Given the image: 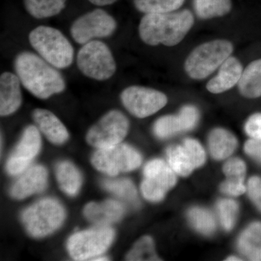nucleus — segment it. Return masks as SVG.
<instances>
[{
	"label": "nucleus",
	"instance_id": "obj_1",
	"mask_svg": "<svg viewBox=\"0 0 261 261\" xmlns=\"http://www.w3.org/2000/svg\"><path fill=\"white\" fill-rule=\"evenodd\" d=\"M14 69L22 85L39 99H47L66 88L58 68L35 53L25 51L17 55Z\"/></svg>",
	"mask_w": 261,
	"mask_h": 261
},
{
	"label": "nucleus",
	"instance_id": "obj_2",
	"mask_svg": "<svg viewBox=\"0 0 261 261\" xmlns=\"http://www.w3.org/2000/svg\"><path fill=\"white\" fill-rule=\"evenodd\" d=\"M195 23V18L189 10L167 13L145 14L139 25L142 42L149 46L163 44L177 45L185 39Z\"/></svg>",
	"mask_w": 261,
	"mask_h": 261
},
{
	"label": "nucleus",
	"instance_id": "obj_3",
	"mask_svg": "<svg viewBox=\"0 0 261 261\" xmlns=\"http://www.w3.org/2000/svg\"><path fill=\"white\" fill-rule=\"evenodd\" d=\"M29 40L39 56L58 69L68 68L73 63V46L58 29L39 25L30 32Z\"/></svg>",
	"mask_w": 261,
	"mask_h": 261
},
{
	"label": "nucleus",
	"instance_id": "obj_4",
	"mask_svg": "<svg viewBox=\"0 0 261 261\" xmlns=\"http://www.w3.org/2000/svg\"><path fill=\"white\" fill-rule=\"evenodd\" d=\"M233 51L232 43L226 39H216L200 44L187 57L185 72L192 80H205L220 68Z\"/></svg>",
	"mask_w": 261,
	"mask_h": 261
},
{
	"label": "nucleus",
	"instance_id": "obj_5",
	"mask_svg": "<svg viewBox=\"0 0 261 261\" xmlns=\"http://www.w3.org/2000/svg\"><path fill=\"white\" fill-rule=\"evenodd\" d=\"M65 218L63 205L55 199H43L25 209L22 221L29 234L43 238L61 227Z\"/></svg>",
	"mask_w": 261,
	"mask_h": 261
},
{
	"label": "nucleus",
	"instance_id": "obj_6",
	"mask_svg": "<svg viewBox=\"0 0 261 261\" xmlns=\"http://www.w3.org/2000/svg\"><path fill=\"white\" fill-rule=\"evenodd\" d=\"M76 63L80 71L93 80H110L117 70L116 62L111 49L99 40L83 44L77 54Z\"/></svg>",
	"mask_w": 261,
	"mask_h": 261
},
{
	"label": "nucleus",
	"instance_id": "obj_7",
	"mask_svg": "<svg viewBox=\"0 0 261 261\" xmlns=\"http://www.w3.org/2000/svg\"><path fill=\"white\" fill-rule=\"evenodd\" d=\"M114 237L112 228L101 226L72 235L67 247L70 256L75 260H92L108 250Z\"/></svg>",
	"mask_w": 261,
	"mask_h": 261
},
{
	"label": "nucleus",
	"instance_id": "obj_8",
	"mask_svg": "<svg viewBox=\"0 0 261 261\" xmlns=\"http://www.w3.org/2000/svg\"><path fill=\"white\" fill-rule=\"evenodd\" d=\"M92 163L98 171L116 176L140 167L142 156L130 146L119 143L113 147L99 149L92 157Z\"/></svg>",
	"mask_w": 261,
	"mask_h": 261
},
{
	"label": "nucleus",
	"instance_id": "obj_9",
	"mask_svg": "<svg viewBox=\"0 0 261 261\" xmlns=\"http://www.w3.org/2000/svg\"><path fill=\"white\" fill-rule=\"evenodd\" d=\"M129 129V121L121 111L113 110L103 116L87 134V142L97 148H107L121 143Z\"/></svg>",
	"mask_w": 261,
	"mask_h": 261
},
{
	"label": "nucleus",
	"instance_id": "obj_10",
	"mask_svg": "<svg viewBox=\"0 0 261 261\" xmlns=\"http://www.w3.org/2000/svg\"><path fill=\"white\" fill-rule=\"evenodd\" d=\"M117 22L112 15L102 9L88 12L75 19L70 27V34L80 44L111 37L116 32Z\"/></svg>",
	"mask_w": 261,
	"mask_h": 261
},
{
	"label": "nucleus",
	"instance_id": "obj_11",
	"mask_svg": "<svg viewBox=\"0 0 261 261\" xmlns=\"http://www.w3.org/2000/svg\"><path fill=\"white\" fill-rule=\"evenodd\" d=\"M120 98L127 111L139 118L159 112L168 102L167 96L163 92L141 86H130L123 89Z\"/></svg>",
	"mask_w": 261,
	"mask_h": 261
},
{
	"label": "nucleus",
	"instance_id": "obj_12",
	"mask_svg": "<svg viewBox=\"0 0 261 261\" xmlns=\"http://www.w3.org/2000/svg\"><path fill=\"white\" fill-rule=\"evenodd\" d=\"M144 176L141 190L145 198L152 202L162 200L166 192L176 183V173L162 160L147 163L144 168Z\"/></svg>",
	"mask_w": 261,
	"mask_h": 261
},
{
	"label": "nucleus",
	"instance_id": "obj_13",
	"mask_svg": "<svg viewBox=\"0 0 261 261\" xmlns=\"http://www.w3.org/2000/svg\"><path fill=\"white\" fill-rule=\"evenodd\" d=\"M42 145L39 128L29 126L24 130L20 142L7 162L6 169L12 176L23 173L37 156Z\"/></svg>",
	"mask_w": 261,
	"mask_h": 261
},
{
	"label": "nucleus",
	"instance_id": "obj_14",
	"mask_svg": "<svg viewBox=\"0 0 261 261\" xmlns=\"http://www.w3.org/2000/svg\"><path fill=\"white\" fill-rule=\"evenodd\" d=\"M47 184V171L44 166H34L29 168L15 182L10 190V195L22 200L34 194L45 190Z\"/></svg>",
	"mask_w": 261,
	"mask_h": 261
},
{
	"label": "nucleus",
	"instance_id": "obj_15",
	"mask_svg": "<svg viewBox=\"0 0 261 261\" xmlns=\"http://www.w3.org/2000/svg\"><path fill=\"white\" fill-rule=\"evenodd\" d=\"M20 82L18 75L4 72L0 76V115L8 116L16 112L22 104Z\"/></svg>",
	"mask_w": 261,
	"mask_h": 261
},
{
	"label": "nucleus",
	"instance_id": "obj_16",
	"mask_svg": "<svg viewBox=\"0 0 261 261\" xmlns=\"http://www.w3.org/2000/svg\"><path fill=\"white\" fill-rule=\"evenodd\" d=\"M243 67L235 57L230 56L220 66L218 74L211 79L206 88L213 94H221L238 84L243 73Z\"/></svg>",
	"mask_w": 261,
	"mask_h": 261
},
{
	"label": "nucleus",
	"instance_id": "obj_17",
	"mask_svg": "<svg viewBox=\"0 0 261 261\" xmlns=\"http://www.w3.org/2000/svg\"><path fill=\"white\" fill-rule=\"evenodd\" d=\"M32 118L39 130L51 143L62 145L68 140L69 134L66 127L51 111L37 108L33 111Z\"/></svg>",
	"mask_w": 261,
	"mask_h": 261
},
{
	"label": "nucleus",
	"instance_id": "obj_18",
	"mask_svg": "<svg viewBox=\"0 0 261 261\" xmlns=\"http://www.w3.org/2000/svg\"><path fill=\"white\" fill-rule=\"evenodd\" d=\"M84 214L94 224L107 226L121 219L124 214V207L115 200H106L99 203L90 202L84 207Z\"/></svg>",
	"mask_w": 261,
	"mask_h": 261
},
{
	"label": "nucleus",
	"instance_id": "obj_19",
	"mask_svg": "<svg viewBox=\"0 0 261 261\" xmlns=\"http://www.w3.org/2000/svg\"><path fill=\"white\" fill-rule=\"evenodd\" d=\"M208 141L211 155L219 161L229 157L238 146V140L234 135L224 128L213 130Z\"/></svg>",
	"mask_w": 261,
	"mask_h": 261
},
{
	"label": "nucleus",
	"instance_id": "obj_20",
	"mask_svg": "<svg viewBox=\"0 0 261 261\" xmlns=\"http://www.w3.org/2000/svg\"><path fill=\"white\" fill-rule=\"evenodd\" d=\"M238 249L248 260L261 261V223L250 224L238 240Z\"/></svg>",
	"mask_w": 261,
	"mask_h": 261
},
{
	"label": "nucleus",
	"instance_id": "obj_21",
	"mask_svg": "<svg viewBox=\"0 0 261 261\" xmlns=\"http://www.w3.org/2000/svg\"><path fill=\"white\" fill-rule=\"evenodd\" d=\"M238 89L243 97L249 99L261 97V59L251 62L243 70Z\"/></svg>",
	"mask_w": 261,
	"mask_h": 261
},
{
	"label": "nucleus",
	"instance_id": "obj_22",
	"mask_svg": "<svg viewBox=\"0 0 261 261\" xmlns=\"http://www.w3.org/2000/svg\"><path fill=\"white\" fill-rule=\"evenodd\" d=\"M56 176L60 187L67 195L74 196L80 191L82 174L72 163L63 161L58 164Z\"/></svg>",
	"mask_w": 261,
	"mask_h": 261
},
{
	"label": "nucleus",
	"instance_id": "obj_23",
	"mask_svg": "<svg viewBox=\"0 0 261 261\" xmlns=\"http://www.w3.org/2000/svg\"><path fill=\"white\" fill-rule=\"evenodd\" d=\"M67 0H24V6L33 18L45 19L60 14Z\"/></svg>",
	"mask_w": 261,
	"mask_h": 261
},
{
	"label": "nucleus",
	"instance_id": "obj_24",
	"mask_svg": "<svg viewBox=\"0 0 261 261\" xmlns=\"http://www.w3.org/2000/svg\"><path fill=\"white\" fill-rule=\"evenodd\" d=\"M197 16L203 20L219 18L228 14L232 9L231 0H194Z\"/></svg>",
	"mask_w": 261,
	"mask_h": 261
},
{
	"label": "nucleus",
	"instance_id": "obj_25",
	"mask_svg": "<svg viewBox=\"0 0 261 261\" xmlns=\"http://www.w3.org/2000/svg\"><path fill=\"white\" fill-rule=\"evenodd\" d=\"M169 166L179 176H187L195 169L191 156L184 145L171 146L167 150Z\"/></svg>",
	"mask_w": 261,
	"mask_h": 261
},
{
	"label": "nucleus",
	"instance_id": "obj_26",
	"mask_svg": "<svg viewBox=\"0 0 261 261\" xmlns=\"http://www.w3.org/2000/svg\"><path fill=\"white\" fill-rule=\"evenodd\" d=\"M185 0H134L136 9L145 14L176 11Z\"/></svg>",
	"mask_w": 261,
	"mask_h": 261
},
{
	"label": "nucleus",
	"instance_id": "obj_27",
	"mask_svg": "<svg viewBox=\"0 0 261 261\" xmlns=\"http://www.w3.org/2000/svg\"><path fill=\"white\" fill-rule=\"evenodd\" d=\"M126 260H161L154 251L153 240L149 236L140 239L126 255Z\"/></svg>",
	"mask_w": 261,
	"mask_h": 261
},
{
	"label": "nucleus",
	"instance_id": "obj_28",
	"mask_svg": "<svg viewBox=\"0 0 261 261\" xmlns=\"http://www.w3.org/2000/svg\"><path fill=\"white\" fill-rule=\"evenodd\" d=\"M189 219L194 228L203 234H211L216 229L214 216L205 209L200 207L192 208L189 212Z\"/></svg>",
	"mask_w": 261,
	"mask_h": 261
},
{
	"label": "nucleus",
	"instance_id": "obj_29",
	"mask_svg": "<svg viewBox=\"0 0 261 261\" xmlns=\"http://www.w3.org/2000/svg\"><path fill=\"white\" fill-rule=\"evenodd\" d=\"M153 130L154 135L159 138L166 139L185 132V128L181 118L177 115L161 117L154 123Z\"/></svg>",
	"mask_w": 261,
	"mask_h": 261
},
{
	"label": "nucleus",
	"instance_id": "obj_30",
	"mask_svg": "<svg viewBox=\"0 0 261 261\" xmlns=\"http://www.w3.org/2000/svg\"><path fill=\"white\" fill-rule=\"evenodd\" d=\"M102 186L108 191L125 200L135 201L137 199V190L129 179L105 180Z\"/></svg>",
	"mask_w": 261,
	"mask_h": 261
},
{
	"label": "nucleus",
	"instance_id": "obj_31",
	"mask_svg": "<svg viewBox=\"0 0 261 261\" xmlns=\"http://www.w3.org/2000/svg\"><path fill=\"white\" fill-rule=\"evenodd\" d=\"M218 211L224 229L226 231L232 229L238 213V203L232 200H221L218 203Z\"/></svg>",
	"mask_w": 261,
	"mask_h": 261
},
{
	"label": "nucleus",
	"instance_id": "obj_32",
	"mask_svg": "<svg viewBox=\"0 0 261 261\" xmlns=\"http://www.w3.org/2000/svg\"><path fill=\"white\" fill-rule=\"evenodd\" d=\"M224 174L227 179L244 182L246 174V165L240 159H230L225 163Z\"/></svg>",
	"mask_w": 261,
	"mask_h": 261
},
{
	"label": "nucleus",
	"instance_id": "obj_33",
	"mask_svg": "<svg viewBox=\"0 0 261 261\" xmlns=\"http://www.w3.org/2000/svg\"><path fill=\"white\" fill-rule=\"evenodd\" d=\"M183 145L188 151L195 168L202 166L205 162V152L203 147L197 140L193 139H186L184 142Z\"/></svg>",
	"mask_w": 261,
	"mask_h": 261
},
{
	"label": "nucleus",
	"instance_id": "obj_34",
	"mask_svg": "<svg viewBox=\"0 0 261 261\" xmlns=\"http://www.w3.org/2000/svg\"><path fill=\"white\" fill-rule=\"evenodd\" d=\"M185 132L192 129L196 126L199 120V111L197 108L192 106H187L182 108L179 114Z\"/></svg>",
	"mask_w": 261,
	"mask_h": 261
},
{
	"label": "nucleus",
	"instance_id": "obj_35",
	"mask_svg": "<svg viewBox=\"0 0 261 261\" xmlns=\"http://www.w3.org/2000/svg\"><path fill=\"white\" fill-rule=\"evenodd\" d=\"M249 197L261 212V178L257 176L250 178L247 185Z\"/></svg>",
	"mask_w": 261,
	"mask_h": 261
},
{
	"label": "nucleus",
	"instance_id": "obj_36",
	"mask_svg": "<svg viewBox=\"0 0 261 261\" xmlns=\"http://www.w3.org/2000/svg\"><path fill=\"white\" fill-rule=\"evenodd\" d=\"M245 132L252 139L261 140V113H255L248 118Z\"/></svg>",
	"mask_w": 261,
	"mask_h": 261
},
{
	"label": "nucleus",
	"instance_id": "obj_37",
	"mask_svg": "<svg viewBox=\"0 0 261 261\" xmlns=\"http://www.w3.org/2000/svg\"><path fill=\"white\" fill-rule=\"evenodd\" d=\"M246 190L247 188L244 185V182L230 179H226L221 186V191L228 195H241L245 193Z\"/></svg>",
	"mask_w": 261,
	"mask_h": 261
},
{
	"label": "nucleus",
	"instance_id": "obj_38",
	"mask_svg": "<svg viewBox=\"0 0 261 261\" xmlns=\"http://www.w3.org/2000/svg\"><path fill=\"white\" fill-rule=\"evenodd\" d=\"M245 151L249 155L261 161V140L251 139L247 141Z\"/></svg>",
	"mask_w": 261,
	"mask_h": 261
},
{
	"label": "nucleus",
	"instance_id": "obj_39",
	"mask_svg": "<svg viewBox=\"0 0 261 261\" xmlns=\"http://www.w3.org/2000/svg\"><path fill=\"white\" fill-rule=\"evenodd\" d=\"M89 1L92 4L97 6H106V5H111L116 3L118 0H89Z\"/></svg>",
	"mask_w": 261,
	"mask_h": 261
},
{
	"label": "nucleus",
	"instance_id": "obj_40",
	"mask_svg": "<svg viewBox=\"0 0 261 261\" xmlns=\"http://www.w3.org/2000/svg\"><path fill=\"white\" fill-rule=\"evenodd\" d=\"M109 259L108 258V257H94V259H92V260L94 261H103V260H108Z\"/></svg>",
	"mask_w": 261,
	"mask_h": 261
},
{
	"label": "nucleus",
	"instance_id": "obj_41",
	"mask_svg": "<svg viewBox=\"0 0 261 261\" xmlns=\"http://www.w3.org/2000/svg\"><path fill=\"white\" fill-rule=\"evenodd\" d=\"M226 260L227 261H238V260H243L242 259L238 258V257H234V256H231L228 257L227 259H226Z\"/></svg>",
	"mask_w": 261,
	"mask_h": 261
}]
</instances>
